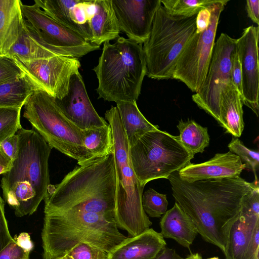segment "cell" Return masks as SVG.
I'll return each mask as SVG.
<instances>
[{
  "label": "cell",
  "instance_id": "obj_1",
  "mask_svg": "<svg viewBox=\"0 0 259 259\" xmlns=\"http://www.w3.org/2000/svg\"><path fill=\"white\" fill-rule=\"evenodd\" d=\"M175 202L190 218L202 238L225 251L229 230L246 195L258 185L240 177L187 182L178 171L168 178Z\"/></svg>",
  "mask_w": 259,
  "mask_h": 259
},
{
  "label": "cell",
  "instance_id": "obj_2",
  "mask_svg": "<svg viewBox=\"0 0 259 259\" xmlns=\"http://www.w3.org/2000/svg\"><path fill=\"white\" fill-rule=\"evenodd\" d=\"M44 213L81 211L114 219L116 175L113 152L76 166L58 184L50 185Z\"/></svg>",
  "mask_w": 259,
  "mask_h": 259
},
{
  "label": "cell",
  "instance_id": "obj_3",
  "mask_svg": "<svg viewBox=\"0 0 259 259\" xmlns=\"http://www.w3.org/2000/svg\"><path fill=\"white\" fill-rule=\"evenodd\" d=\"M19 151L1 187L5 201L17 217L33 214L50 185L48 161L52 148L34 129L21 127Z\"/></svg>",
  "mask_w": 259,
  "mask_h": 259
},
{
  "label": "cell",
  "instance_id": "obj_4",
  "mask_svg": "<svg viewBox=\"0 0 259 259\" xmlns=\"http://www.w3.org/2000/svg\"><path fill=\"white\" fill-rule=\"evenodd\" d=\"M41 237L43 259H59L82 242L108 253L127 238L114 219L81 211L45 214Z\"/></svg>",
  "mask_w": 259,
  "mask_h": 259
},
{
  "label": "cell",
  "instance_id": "obj_5",
  "mask_svg": "<svg viewBox=\"0 0 259 259\" xmlns=\"http://www.w3.org/2000/svg\"><path fill=\"white\" fill-rule=\"evenodd\" d=\"M93 70L98 80V99L136 102L147 72L142 45L119 36L113 44L104 42Z\"/></svg>",
  "mask_w": 259,
  "mask_h": 259
},
{
  "label": "cell",
  "instance_id": "obj_6",
  "mask_svg": "<svg viewBox=\"0 0 259 259\" xmlns=\"http://www.w3.org/2000/svg\"><path fill=\"white\" fill-rule=\"evenodd\" d=\"M112 130L116 175V203L114 221L118 228L131 237L150 228L152 223L142 204L144 187L137 179L130 154V146L116 106L105 113Z\"/></svg>",
  "mask_w": 259,
  "mask_h": 259
},
{
  "label": "cell",
  "instance_id": "obj_7",
  "mask_svg": "<svg viewBox=\"0 0 259 259\" xmlns=\"http://www.w3.org/2000/svg\"><path fill=\"white\" fill-rule=\"evenodd\" d=\"M196 16H172L161 4L143 47L148 77L158 80L172 78L177 61L196 31Z\"/></svg>",
  "mask_w": 259,
  "mask_h": 259
},
{
  "label": "cell",
  "instance_id": "obj_8",
  "mask_svg": "<svg viewBox=\"0 0 259 259\" xmlns=\"http://www.w3.org/2000/svg\"><path fill=\"white\" fill-rule=\"evenodd\" d=\"M24 106L23 117L52 148L77 160L79 165L92 161L83 143V131L66 117L55 98L37 90Z\"/></svg>",
  "mask_w": 259,
  "mask_h": 259
},
{
  "label": "cell",
  "instance_id": "obj_9",
  "mask_svg": "<svg viewBox=\"0 0 259 259\" xmlns=\"http://www.w3.org/2000/svg\"><path fill=\"white\" fill-rule=\"evenodd\" d=\"M130 154L135 174L140 184L167 179L190 164L194 156L180 142L178 136L159 130L143 135L132 147Z\"/></svg>",
  "mask_w": 259,
  "mask_h": 259
},
{
  "label": "cell",
  "instance_id": "obj_10",
  "mask_svg": "<svg viewBox=\"0 0 259 259\" xmlns=\"http://www.w3.org/2000/svg\"><path fill=\"white\" fill-rule=\"evenodd\" d=\"M228 2L220 0L209 7L211 17L208 27L201 32L195 31L177 61L172 79L184 82L194 93L199 90L205 79L219 18Z\"/></svg>",
  "mask_w": 259,
  "mask_h": 259
},
{
  "label": "cell",
  "instance_id": "obj_11",
  "mask_svg": "<svg viewBox=\"0 0 259 259\" xmlns=\"http://www.w3.org/2000/svg\"><path fill=\"white\" fill-rule=\"evenodd\" d=\"M236 39L222 33L215 41L205 79L192 96L193 101L221 124L220 102L224 90L231 82V55Z\"/></svg>",
  "mask_w": 259,
  "mask_h": 259
},
{
  "label": "cell",
  "instance_id": "obj_12",
  "mask_svg": "<svg viewBox=\"0 0 259 259\" xmlns=\"http://www.w3.org/2000/svg\"><path fill=\"white\" fill-rule=\"evenodd\" d=\"M24 19L60 56L79 58L100 49L85 38L48 16L36 4H21Z\"/></svg>",
  "mask_w": 259,
  "mask_h": 259
},
{
  "label": "cell",
  "instance_id": "obj_13",
  "mask_svg": "<svg viewBox=\"0 0 259 259\" xmlns=\"http://www.w3.org/2000/svg\"><path fill=\"white\" fill-rule=\"evenodd\" d=\"M35 87L60 100L67 95L72 76L79 72L77 58L56 56L29 61L14 59Z\"/></svg>",
  "mask_w": 259,
  "mask_h": 259
},
{
  "label": "cell",
  "instance_id": "obj_14",
  "mask_svg": "<svg viewBox=\"0 0 259 259\" xmlns=\"http://www.w3.org/2000/svg\"><path fill=\"white\" fill-rule=\"evenodd\" d=\"M258 26L245 28L236 39V47L240 63L243 104L258 116Z\"/></svg>",
  "mask_w": 259,
  "mask_h": 259
},
{
  "label": "cell",
  "instance_id": "obj_15",
  "mask_svg": "<svg viewBox=\"0 0 259 259\" xmlns=\"http://www.w3.org/2000/svg\"><path fill=\"white\" fill-rule=\"evenodd\" d=\"M120 32L136 42L148 38L160 0H111Z\"/></svg>",
  "mask_w": 259,
  "mask_h": 259
},
{
  "label": "cell",
  "instance_id": "obj_16",
  "mask_svg": "<svg viewBox=\"0 0 259 259\" xmlns=\"http://www.w3.org/2000/svg\"><path fill=\"white\" fill-rule=\"evenodd\" d=\"M55 99L66 117L82 131L107 124L93 107L79 72L72 76L67 95L60 100Z\"/></svg>",
  "mask_w": 259,
  "mask_h": 259
},
{
  "label": "cell",
  "instance_id": "obj_17",
  "mask_svg": "<svg viewBox=\"0 0 259 259\" xmlns=\"http://www.w3.org/2000/svg\"><path fill=\"white\" fill-rule=\"evenodd\" d=\"M246 165L240 157L229 151L217 153L209 160L198 164L190 163L178 171L180 178L187 182L234 178L240 177Z\"/></svg>",
  "mask_w": 259,
  "mask_h": 259
},
{
  "label": "cell",
  "instance_id": "obj_18",
  "mask_svg": "<svg viewBox=\"0 0 259 259\" xmlns=\"http://www.w3.org/2000/svg\"><path fill=\"white\" fill-rule=\"evenodd\" d=\"M166 245L160 232L149 228L137 236L127 237L108 253L107 259H154Z\"/></svg>",
  "mask_w": 259,
  "mask_h": 259
},
{
  "label": "cell",
  "instance_id": "obj_19",
  "mask_svg": "<svg viewBox=\"0 0 259 259\" xmlns=\"http://www.w3.org/2000/svg\"><path fill=\"white\" fill-rule=\"evenodd\" d=\"M94 5L88 26L90 42L100 46L118 38L120 31L111 0H94Z\"/></svg>",
  "mask_w": 259,
  "mask_h": 259
},
{
  "label": "cell",
  "instance_id": "obj_20",
  "mask_svg": "<svg viewBox=\"0 0 259 259\" xmlns=\"http://www.w3.org/2000/svg\"><path fill=\"white\" fill-rule=\"evenodd\" d=\"M6 56L15 60L29 61L60 55L24 19L23 29L20 37Z\"/></svg>",
  "mask_w": 259,
  "mask_h": 259
},
{
  "label": "cell",
  "instance_id": "obj_21",
  "mask_svg": "<svg viewBox=\"0 0 259 259\" xmlns=\"http://www.w3.org/2000/svg\"><path fill=\"white\" fill-rule=\"evenodd\" d=\"M159 224L164 238L172 239L190 250L198 232L192 220L176 202L162 216Z\"/></svg>",
  "mask_w": 259,
  "mask_h": 259
},
{
  "label": "cell",
  "instance_id": "obj_22",
  "mask_svg": "<svg viewBox=\"0 0 259 259\" xmlns=\"http://www.w3.org/2000/svg\"><path fill=\"white\" fill-rule=\"evenodd\" d=\"M20 0H0V56L7 53L20 37L24 19Z\"/></svg>",
  "mask_w": 259,
  "mask_h": 259
},
{
  "label": "cell",
  "instance_id": "obj_23",
  "mask_svg": "<svg viewBox=\"0 0 259 259\" xmlns=\"http://www.w3.org/2000/svg\"><path fill=\"white\" fill-rule=\"evenodd\" d=\"M241 96L232 82L224 90L220 102L221 125L233 137L241 136L244 127Z\"/></svg>",
  "mask_w": 259,
  "mask_h": 259
},
{
  "label": "cell",
  "instance_id": "obj_24",
  "mask_svg": "<svg viewBox=\"0 0 259 259\" xmlns=\"http://www.w3.org/2000/svg\"><path fill=\"white\" fill-rule=\"evenodd\" d=\"M259 224V215L240 212L228 233L225 251L226 259H242L254 229Z\"/></svg>",
  "mask_w": 259,
  "mask_h": 259
},
{
  "label": "cell",
  "instance_id": "obj_25",
  "mask_svg": "<svg viewBox=\"0 0 259 259\" xmlns=\"http://www.w3.org/2000/svg\"><path fill=\"white\" fill-rule=\"evenodd\" d=\"M122 124L130 147L134 145L145 134L159 130L158 125L147 120L139 110L136 102L116 103Z\"/></svg>",
  "mask_w": 259,
  "mask_h": 259
},
{
  "label": "cell",
  "instance_id": "obj_26",
  "mask_svg": "<svg viewBox=\"0 0 259 259\" xmlns=\"http://www.w3.org/2000/svg\"><path fill=\"white\" fill-rule=\"evenodd\" d=\"M79 0H35L48 16L61 24L79 33L90 42L88 32L76 24L72 18V10Z\"/></svg>",
  "mask_w": 259,
  "mask_h": 259
},
{
  "label": "cell",
  "instance_id": "obj_27",
  "mask_svg": "<svg viewBox=\"0 0 259 259\" xmlns=\"http://www.w3.org/2000/svg\"><path fill=\"white\" fill-rule=\"evenodd\" d=\"M37 90L25 75L0 83V107L21 109Z\"/></svg>",
  "mask_w": 259,
  "mask_h": 259
},
{
  "label": "cell",
  "instance_id": "obj_28",
  "mask_svg": "<svg viewBox=\"0 0 259 259\" xmlns=\"http://www.w3.org/2000/svg\"><path fill=\"white\" fill-rule=\"evenodd\" d=\"M83 143L91 160L106 156L113 152L112 130L106 125L82 131Z\"/></svg>",
  "mask_w": 259,
  "mask_h": 259
},
{
  "label": "cell",
  "instance_id": "obj_29",
  "mask_svg": "<svg viewBox=\"0 0 259 259\" xmlns=\"http://www.w3.org/2000/svg\"><path fill=\"white\" fill-rule=\"evenodd\" d=\"M177 127L180 132L179 139L192 155L202 153L209 144L207 127H203L193 120L179 121Z\"/></svg>",
  "mask_w": 259,
  "mask_h": 259
},
{
  "label": "cell",
  "instance_id": "obj_30",
  "mask_svg": "<svg viewBox=\"0 0 259 259\" xmlns=\"http://www.w3.org/2000/svg\"><path fill=\"white\" fill-rule=\"evenodd\" d=\"M220 0H160L161 4L171 15L190 17Z\"/></svg>",
  "mask_w": 259,
  "mask_h": 259
},
{
  "label": "cell",
  "instance_id": "obj_31",
  "mask_svg": "<svg viewBox=\"0 0 259 259\" xmlns=\"http://www.w3.org/2000/svg\"><path fill=\"white\" fill-rule=\"evenodd\" d=\"M142 204L147 215L151 218H160L167 211L168 201L165 194L149 188L143 193Z\"/></svg>",
  "mask_w": 259,
  "mask_h": 259
},
{
  "label": "cell",
  "instance_id": "obj_32",
  "mask_svg": "<svg viewBox=\"0 0 259 259\" xmlns=\"http://www.w3.org/2000/svg\"><path fill=\"white\" fill-rule=\"evenodd\" d=\"M21 109L0 107V144L22 127Z\"/></svg>",
  "mask_w": 259,
  "mask_h": 259
},
{
  "label": "cell",
  "instance_id": "obj_33",
  "mask_svg": "<svg viewBox=\"0 0 259 259\" xmlns=\"http://www.w3.org/2000/svg\"><path fill=\"white\" fill-rule=\"evenodd\" d=\"M230 151L238 156L248 167L254 172L257 178L256 171L259 165V153L246 147L238 138L233 137L228 145Z\"/></svg>",
  "mask_w": 259,
  "mask_h": 259
},
{
  "label": "cell",
  "instance_id": "obj_34",
  "mask_svg": "<svg viewBox=\"0 0 259 259\" xmlns=\"http://www.w3.org/2000/svg\"><path fill=\"white\" fill-rule=\"evenodd\" d=\"M66 254L72 259H107L108 257L106 251L85 242L76 245Z\"/></svg>",
  "mask_w": 259,
  "mask_h": 259
},
{
  "label": "cell",
  "instance_id": "obj_35",
  "mask_svg": "<svg viewBox=\"0 0 259 259\" xmlns=\"http://www.w3.org/2000/svg\"><path fill=\"white\" fill-rule=\"evenodd\" d=\"M25 74L12 58L0 56V83L20 78Z\"/></svg>",
  "mask_w": 259,
  "mask_h": 259
},
{
  "label": "cell",
  "instance_id": "obj_36",
  "mask_svg": "<svg viewBox=\"0 0 259 259\" xmlns=\"http://www.w3.org/2000/svg\"><path fill=\"white\" fill-rule=\"evenodd\" d=\"M30 252L19 246L14 238L0 251V259H29Z\"/></svg>",
  "mask_w": 259,
  "mask_h": 259
},
{
  "label": "cell",
  "instance_id": "obj_37",
  "mask_svg": "<svg viewBox=\"0 0 259 259\" xmlns=\"http://www.w3.org/2000/svg\"><path fill=\"white\" fill-rule=\"evenodd\" d=\"M4 206V200L0 195V251L14 240L8 228Z\"/></svg>",
  "mask_w": 259,
  "mask_h": 259
},
{
  "label": "cell",
  "instance_id": "obj_38",
  "mask_svg": "<svg viewBox=\"0 0 259 259\" xmlns=\"http://www.w3.org/2000/svg\"><path fill=\"white\" fill-rule=\"evenodd\" d=\"M231 77L232 83L242 97L241 70L236 46L231 55Z\"/></svg>",
  "mask_w": 259,
  "mask_h": 259
},
{
  "label": "cell",
  "instance_id": "obj_39",
  "mask_svg": "<svg viewBox=\"0 0 259 259\" xmlns=\"http://www.w3.org/2000/svg\"><path fill=\"white\" fill-rule=\"evenodd\" d=\"M0 145L6 154L13 161L16 158L19 146V138L16 134L4 140Z\"/></svg>",
  "mask_w": 259,
  "mask_h": 259
},
{
  "label": "cell",
  "instance_id": "obj_40",
  "mask_svg": "<svg viewBox=\"0 0 259 259\" xmlns=\"http://www.w3.org/2000/svg\"><path fill=\"white\" fill-rule=\"evenodd\" d=\"M259 224L255 227L242 259H258Z\"/></svg>",
  "mask_w": 259,
  "mask_h": 259
},
{
  "label": "cell",
  "instance_id": "obj_41",
  "mask_svg": "<svg viewBox=\"0 0 259 259\" xmlns=\"http://www.w3.org/2000/svg\"><path fill=\"white\" fill-rule=\"evenodd\" d=\"M209 7L207 8L201 10L197 15L196 19V32L203 31L208 27L209 24L211 13Z\"/></svg>",
  "mask_w": 259,
  "mask_h": 259
},
{
  "label": "cell",
  "instance_id": "obj_42",
  "mask_svg": "<svg viewBox=\"0 0 259 259\" xmlns=\"http://www.w3.org/2000/svg\"><path fill=\"white\" fill-rule=\"evenodd\" d=\"M246 10L249 18L257 25L259 24V1L247 0Z\"/></svg>",
  "mask_w": 259,
  "mask_h": 259
},
{
  "label": "cell",
  "instance_id": "obj_43",
  "mask_svg": "<svg viewBox=\"0 0 259 259\" xmlns=\"http://www.w3.org/2000/svg\"><path fill=\"white\" fill-rule=\"evenodd\" d=\"M14 239L18 244L23 249L29 252L32 249L33 245L28 233H21L18 236L15 237Z\"/></svg>",
  "mask_w": 259,
  "mask_h": 259
},
{
  "label": "cell",
  "instance_id": "obj_44",
  "mask_svg": "<svg viewBox=\"0 0 259 259\" xmlns=\"http://www.w3.org/2000/svg\"><path fill=\"white\" fill-rule=\"evenodd\" d=\"M13 165V160L3 150L0 145V175L8 171Z\"/></svg>",
  "mask_w": 259,
  "mask_h": 259
},
{
  "label": "cell",
  "instance_id": "obj_45",
  "mask_svg": "<svg viewBox=\"0 0 259 259\" xmlns=\"http://www.w3.org/2000/svg\"><path fill=\"white\" fill-rule=\"evenodd\" d=\"M174 249L165 247L154 259H184Z\"/></svg>",
  "mask_w": 259,
  "mask_h": 259
},
{
  "label": "cell",
  "instance_id": "obj_46",
  "mask_svg": "<svg viewBox=\"0 0 259 259\" xmlns=\"http://www.w3.org/2000/svg\"><path fill=\"white\" fill-rule=\"evenodd\" d=\"M184 259H202L201 256L198 253H191Z\"/></svg>",
  "mask_w": 259,
  "mask_h": 259
},
{
  "label": "cell",
  "instance_id": "obj_47",
  "mask_svg": "<svg viewBox=\"0 0 259 259\" xmlns=\"http://www.w3.org/2000/svg\"><path fill=\"white\" fill-rule=\"evenodd\" d=\"M59 259H72L70 256H69L67 254H65L64 256L61 257Z\"/></svg>",
  "mask_w": 259,
  "mask_h": 259
},
{
  "label": "cell",
  "instance_id": "obj_48",
  "mask_svg": "<svg viewBox=\"0 0 259 259\" xmlns=\"http://www.w3.org/2000/svg\"><path fill=\"white\" fill-rule=\"evenodd\" d=\"M206 259H220V258L218 257L214 256V257H212L208 258Z\"/></svg>",
  "mask_w": 259,
  "mask_h": 259
}]
</instances>
